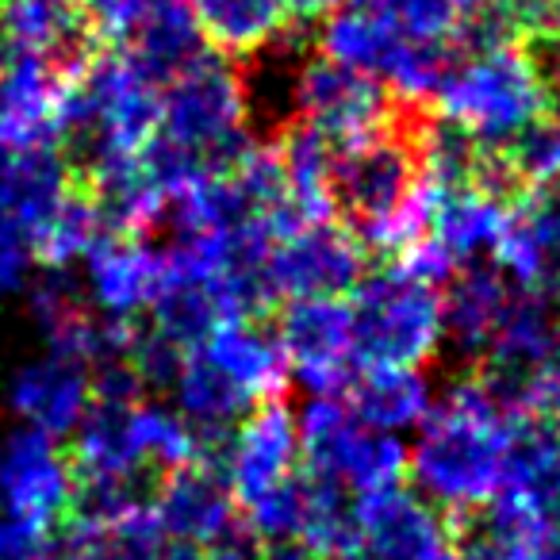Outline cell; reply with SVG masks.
<instances>
[{
  "label": "cell",
  "instance_id": "1",
  "mask_svg": "<svg viewBox=\"0 0 560 560\" xmlns=\"http://www.w3.org/2000/svg\"><path fill=\"white\" fill-rule=\"evenodd\" d=\"M506 472V415L472 373L450 384L419 422L411 450L415 491L438 511H468L503 488Z\"/></svg>",
  "mask_w": 560,
  "mask_h": 560
},
{
  "label": "cell",
  "instance_id": "2",
  "mask_svg": "<svg viewBox=\"0 0 560 560\" xmlns=\"http://www.w3.org/2000/svg\"><path fill=\"white\" fill-rule=\"evenodd\" d=\"M430 124H434L430 104L396 101L381 127L335 147V162H330L335 219L358 234L361 246H369L373 234L427 180L422 147H427Z\"/></svg>",
  "mask_w": 560,
  "mask_h": 560
},
{
  "label": "cell",
  "instance_id": "3",
  "mask_svg": "<svg viewBox=\"0 0 560 560\" xmlns=\"http://www.w3.org/2000/svg\"><path fill=\"white\" fill-rule=\"evenodd\" d=\"M353 358L361 365L422 369L442 350V289L407 277L396 261L369 269L350 292Z\"/></svg>",
  "mask_w": 560,
  "mask_h": 560
},
{
  "label": "cell",
  "instance_id": "4",
  "mask_svg": "<svg viewBox=\"0 0 560 560\" xmlns=\"http://www.w3.org/2000/svg\"><path fill=\"white\" fill-rule=\"evenodd\" d=\"M158 131L192 150L208 177H226L238 170L257 139L246 127V101H242V81L231 58L208 50L200 62L177 73L162 89Z\"/></svg>",
  "mask_w": 560,
  "mask_h": 560
},
{
  "label": "cell",
  "instance_id": "5",
  "mask_svg": "<svg viewBox=\"0 0 560 560\" xmlns=\"http://www.w3.org/2000/svg\"><path fill=\"white\" fill-rule=\"evenodd\" d=\"M545 81L522 43L465 58L438 93L434 112L465 131H472L483 147H503L514 131L545 112Z\"/></svg>",
  "mask_w": 560,
  "mask_h": 560
},
{
  "label": "cell",
  "instance_id": "6",
  "mask_svg": "<svg viewBox=\"0 0 560 560\" xmlns=\"http://www.w3.org/2000/svg\"><path fill=\"white\" fill-rule=\"evenodd\" d=\"M292 381L312 396H342L358 373L353 358V315L346 296L284 300L272 315Z\"/></svg>",
  "mask_w": 560,
  "mask_h": 560
},
{
  "label": "cell",
  "instance_id": "7",
  "mask_svg": "<svg viewBox=\"0 0 560 560\" xmlns=\"http://www.w3.org/2000/svg\"><path fill=\"white\" fill-rule=\"evenodd\" d=\"M369 261L373 257L365 254L358 234L338 219H327L280 238L265 269H269L272 292L284 304L304 296H350L369 272Z\"/></svg>",
  "mask_w": 560,
  "mask_h": 560
},
{
  "label": "cell",
  "instance_id": "8",
  "mask_svg": "<svg viewBox=\"0 0 560 560\" xmlns=\"http://www.w3.org/2000/svg\"><path fill=\"white\" fill-rule=\"evenodd\" d=\"M73 468L58 438L39 427H20L0 445V511L12 518L58 529L70 514Z\"/></svg>",
  "mask_w": 560,
  "mask_h": 560
},
{
  "label": "cell",
  "instance_id": "9",
  "mask_svg": "<svg viewBox=\"0 0 560 560\" xmlns=\"http://www.w3.org/2000/svg\"><path fill=\"white\" fill-rule=\"evenodd\" d=\"M104 47L85 0H0V50L43 55L66 81H78Z\"/></svg>",
  "mask_w": 560,
  "mask_h": 560
},
{
  "label": "cell",
  "instance_id": "10",
  "mask_svg": "<svg viewBox=\"0 0 560 560\" xmlns=\"http://www.w3.org/2000/svg\"><path fill=\"white\" fill-rule=\"evenodd\" d=\"M396 96L376 73L353 70L346 62L312 50L300 73V119L323 131L330 142H350L388 119Z\"/></svg>",
  "mask_w": 560,
  "mask_h": 560
},
{
  "label": "cell",
  "instance_id": "11",
  "mask_svg": "<svg viewBox=\"0 0 560 560\" xmlns=\"http://www.w3.org/2000/svg\"><path fill=\"white\" fill-rule=\"evenodd\" d=\"M300 468V434H296V415L284 404V396L261 399L238 427L231 430L226 442L223 472L231 483L234 499L249 503L272 483L289 480Z\"/></svg>",
  "mask_w": 560,
  "mask_h": 560
},
{
  "label": "cell",
  "instance_id": "12",
  "mask_svg": "<svg viewBox=\"0 0 560 560\" xmlns=\"http://www.w3.org/2000/svg\"><path fill=\"white\" fill-rule=\"evenodd\" d=\"M514 289L518 284L491 257L457 265V272L442 289V350H438V358L457 353L472 373L476 361L488 353L491 338H495Z\"/></svg>",
  "mask_w": 560,
  "mask_h": 560
},
{
  "label": "cell",
  "instance_id": "13",
  "mask_svg": "<svg viewBox=\"0 0 560 560\" xmlns=\"http://www.w3.org/2000/svg\"><path fill=\"white\" fill-rule=\"evenodd\" d=\"M361 560H430L445 541V518L407 483L361 491Z\"/></svg>",
  "mask_w": 560,
  "mask_h": 560
},
{
  "label": "cell",
  "instance_id": "14",
  "mask_svg": "<svg viewBox=\"0 0 560 560\" xmlns=\"http://www.w3.org/2000/svg\"><path fill=\"white\" fill-rule=\"evenodd\" d=\"M81 261L89 269L93 304L104 315H119V319H139L162 296L165 284H170V277H165V254L150 238L101 234Z\"/></svg>",
  "mask_w": 560,
  "mask_h": 560
},
{
  "label": "cell",
  "instance_id": "15",
  "mask_svg": "<svg viewBox=\"0 0 560 560\" xmlns=\"http://www.w3.org/2000/svg\"><path fill=\"white\" fill-rule=\"evenodd\" d=\"M154 511L165 526V537L211 545L242 522L238 499L226 483L223 465L188 460L158 480Z\"/></svg>",
  "mask_w": 560,
  "mask_h": 560
},
{
  "label": "cell",
  "instance_id": "16",
  "mask_svg": "<svg viewBox=\"0 0 560 560\" xmlns=\"http://www.w3.org/2000/svg\"><path fill=\"white\" fill-rule=\"evenodd\" d=\"M12 411L27 422L39 427L50 438H70L78 430L81 415L93 404V373L85 361L66 358V353H47L35 365L20 369L12 381Z\"/></svg>",
  "mask_w": 560,
  "mask_h": 560
},
{
  "label": "cell",
  "instance_id": "17",
  "mask_svg": "<svg viewBox=\"0 0 560 560\" xmlns=\"http://www.w3.org/2000/svg\"><path fill=\"white\" fill-rule=\"evenodd\" d=\"M124 50L139 66L142 78H150L158 89H165L177 73H185L192 62H200L211 47L203 43L200 27H196L188 0H150V9L142 12L135 32L127 35Z\"/></svg>",
  "mask_w": 560,
  "mask_h": 560
},
{
  "label": "cell",
  "instance_id": "18",
  "mask_svg": "<svg viewBox=\"0 0 560 560\" xmlns=\"http://www.w3.org/2000/svg\"><path fill=\"white\" fill-rule=\"evenodd\" d=\"M170 392L177 399L180 419L200 438H226L257 407V399L203 346L185 353Z\"/></svg>",
  "mask_w": 560,
  "mask_h": 560
},
{
  "label": "cell",
  "instance_id": "19",
  "mask_svg": "<svg viewBox=\"0 0 560 560\" xmlns=\"http://www.w3.org/2000/svg\"><path fill=\"white\" fill-rule=\"evenodd\" d=\"M342 399L365 427L388 430V434L419 430V422L434 407L430 381L422 376V369L411 365H361Z\"/></svg>",
  "mask_w": 560,
  "mask_h": 560
},
{
  "label": "cell",
  "instance_id": "20",
  "mask_svg": "<svg viewBox=\"0 0 560 560\" xmlns=\"http://www.w3.org/2000/svg\"><path fill=\"white\" fill-rule=\"evenodd\" d=\"M203 350L261 404V399H277L289 392L292 369L284 358L272 319H234L223 323L215 335L208 338Z\"/></svg>",
  "mask_w": 560,
  "mask_h": 560
},
{
  "label": "cell",
  "instance_id": "21",
  "mask_svg": "<svg viewBox=\"0 0 560 560\" xmlns=\"http://www.w3.org/2000/svg\"><path fill=\"white\" fill-rule=\"evenodd\" d=\"M404 39L407 35L396 24V16L373 4V0H350V4L327 12L315 24V50L319 55L353 66V70L376 73V78L384 73V66L392 62Z\"/></svg>",
  "mask_w": 560,
  "mask_h": 560
},
{
  "label": "cell",
  "instance_id": "22",
  "mask_svg": "<svg viewBox=\"0 0 560 560\" xmlns=\"http://www.w3.org/2000/svg\"><path fill=\"white\" fill-rule=\"evenodd\" d=\"M188 9L203 43L231 62L277 39L292 20L284 0H188Z\"/></svg>",
  "mask_w": 560,
  "mask_h": 560
},
{
  "label": "cell",
  "instance_id": "23",
  "mask_svg": "<svg viewBox=\"0 0 560 560\" xmlns=\"http://www.w3.org/2000/svg\"><path fill=\"white\" fill-rule=\"evenodd\" d=\"M304 472V529L300 541L319 560H361L358 495L335 476Z\"/></svg>",
  "mask_w": 560,
  "mask_h": 560
},
{
  "label": "cell",
  "instance_id": "24",
  "mask_svg": "<svg viewBox=\"0 0 560 560\" xmlns=\"http://www.w3.org/2000/svg\"><path fill=\"white\" fill-rule=\"evenodd\" d=\"M506 215H511L506 203L491 200L476 188H460V192H445L438 200L430 234L457 257V265H465L476 261V257H491L506 226Z\"/></svg>",
  "mask_w": 560,
  "mask_h": 560
},
{
  "label": "cell",
  "instance_id": "25",
  "mask_svg": "<svg viewBox=\"0 0 560 560\" xmlns=\"http://www.w3.org/2000/svg\"><path fill=\"white\" fill-rule=\"evenodd\" d=\"M407 465H411V450L404 445V438L388 434V430H373L358 419V427L346 434V442L338 445L335 460L323 476H335L353 495H361V491L407 483Z\"/></svg>",
  "mask_w": 560,
  "mask_h": 560
},
{
  "label": "cell",
  "instance_id": "26",
  "mask_svg": "<svg viewBox=\"0 0 560 560\" xmlns=\"http://www.w3.org/2000/svg\"><path fill=\"white\" fill-rule=\"evenodd\" d=\"M150 327L162 330L173 346L180 350H200L208 338L215 335L223 323H234L226 304L219 300L211 280H188V284H173L150 304Z\"/></svg>",
  "mask_w": 560,
  "mask_h": 560
},
{
  "label": "cell",
  "instance_id": "27",
  "mask_svg": "<svg viewBox=\"0 0 560 560\" xmlns=\"http://www.w3.org/2000/svg\"><path fill=\"white\" fill-rule=\"evenodd\" d=\"M104 234L101 208H96L93 192L81 185H73L66 192V200L55 208V215L35 231L32 238V261H39L43 269H70L73 261L93 249V242Z\"/></svg>",
  "mask_w": 560,
  "mask_h": 560
},
{
  "label": "cell",
  "instance_id": "28",
  "mask_svg": "<svg viewBox=\"0 0 560 560\" xmlns=\"http://www.w3.org/2000/svg\"><path fill=\"white\" fill-rule=\"evenodd\" d=\"M238 514H242V526L261 545L300 541V529H304V472L296 468L289 480L272 483L269 491L242 503Z\"/></svg>",
  "mask_w": 560,
  "mask_h": 560
},
{
  "label": "cell",
  "instance_id": "29",
  "mask_svg": "<svg viewBox=\"0 0 560 560\" xmlns=\"http://www.w3.org/2000/svg\"><path fill=\"white\" fill-rule=\"evenodd\" d=\"M139 442H142V457L147 468L162 480L165 472L196 460V430L180 419V411L158 404H139Z\"/></svg>",
  "mask_w": 560,
  "mask_h": 560
},
{
  "label": "cell",
  "instance_id": "30",
  "mask_svg": "<svg viewBox=\"0 0 560 560\" xmlns=\"http://www.w3.org/2000/svg\"><path fill=\"white\" fill-rule=\"evenodd\" d=\"M503 154L526 188L549 185L560 173V116L537 112L522 131H514L511 139L503 142Z\"/></svg>",
  "mask_w": 560,
  "mask_h": 560
},
{
  "label": "cell",
  "instance_id": "31",
  "mask_svg": "<svg viewBox=\"0 0 560 560\" xmlns=\"http://www.w3.org/2000/svg\"><path fill=\"white\" fill-rule=\"evenodd\" d=\"M127 361H131V369L139 373V381L147 392H170L173 381H177L180 361H185V350L173 346L162 330L150 327V319L147 323L139 319V330H135V342H131V350H127Z\"/></svg>",
  "mask_w": 560,
  "mask_h": 560
},
{
  "label": "cell",
  "instance_id": "32",
  "mask_svg": "<svg viewBox=\"0 0 560 560\" xmlns=\"http://www.w3.org/2000/svg\"><path fill=\"white\" fill-rule=\"evenodd\" d=\"M0 560H62L55 549V529L0 514Z\"/></svg>",
  "mask_w": 560,
  "mask_h": 560
},
{
  "label": "cell",
  "instance_id": "33",
  "mask_svg": "<svg viewBox=\"0 0 560 560\" xmlns=\"http://www.w3.org/2000/svg\"><path fill=\"white\" fill-rule=\"evenodd\" d=\"M27 265H32V246L20 223L0 208V292H12L24 284Z\"/></svg>",
  "mask_w": 560,
  "mask_h": 560
},
{
  "label": "cell",
  "instance_id": "34",
  "mask_svg": "<svg viewBox=\"0 0 560 560\" xmlns=\"http://www.w3.org/2000/svg\"><path fill=\"white\" fill-rule=\"evenodd\" d=\"M284 4H289V12L296 20H315V24H319L327 12L342 9V4H350V0H284Z\"/></svg>",
  "mask_w": 560,
  "mask_h": 560
},
{
  "label": "cell",
  "instance_id": "35",
  "mask_svg": "<svg viewBox=\"0 0 560 560\" xmlns=\"http://www.w3.org/2000/svg\"><path fill=\"white\" fill-rule=\"evenodd\" d=\"M257 560H319L304 541H272L261 545V557Z\"/></svg>",
  "mask_w": 560,
  "mask_h": 560
},
{
  "label": "cell",
  "instance_id": "36",
  "mask_svg": "<svg viewBox=\"0 0 560 560\" xmlns=\"http://www.w3.org/2000/svg\"><path fill=\"white\" fill-rule=\"evenodd\" d=\"M158 560H208V557H203V545L180 541V537H165V545H162V552H158Z\"/></svg>",
  "mask_w": 560,
  "mask_h": 560
},
{
  "label": "cell",
  "instance_id": "37",
  "mask_svg": "<svg viewBox=\"0 0 560 560\" xmlns=\"http://www.w3.org/2000/svg\"><path fill=\"white\" fill-rule=\"evenodd\" d=\"M430 560H465V557H460V552H457V549H453V545H450V541H445V545H442V549H438V552H434V557H430Z\"/></svg>",
  "mask_w": 560,
  "mask_h": 560
}]
</instances>
